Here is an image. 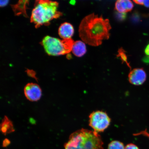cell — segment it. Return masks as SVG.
<instances>
[{
	"mask_svg": "<svg viewBox=\"0 0 149 149\" xmlns=\"http://www.w3.org/2000/svg\"><path fill=\"white\" fill-rule=\"evenodd\" d=\"M111 29L109 19L93 13L82 20L79 26V35L85 43L98 46L101 45L104 40L109 38Z\"/></svg>",
	"mask_w": 149,
	"mask_h": 149,
	"instance_id": "cell-1",
	"label": "cell"
},
{
	"mask_svg": "<svg viewBox=\"0 0 149 149\" xmlns=\"http://www.w3.org/2000/svg\"><path fill=\"white\" fill-rule=\"evenodd\" d=\"M100 136L94 131L82 128L71 134L65 149H103Z\"/></svg>",
	"mask_w": 149,
	"mask_h": 149,
	"instance_id": "cell-2",
	"label": "cell"
},
{
	"mask_svg": "<svg viewBox=\"0 0 149 149\" xmlns=\"http://www.w3.org/2000/svg\"><path fill=\"white\" fill-rule=\"evenodd\" d=\"M58 3L56 1L40 0L35 1L31 18V23L36 28L42 25H49L50 22L62 15L58 10Z\"/></svg>",
	"mask_w": 149,
	"mask_h": 149,
	"instance_id": "cell-3",
	"label": "cell"
},
{
	"mask_svg": "<svg viewBox=\"0 0 149 149\" xmlns=\"http://www.w3.org/2000/svg\"><path fill=\"white\" fill-rule=\"evenodd\" d=\"M74 42L72 38L61 40L48 36L43 39L41 44L48 55L58 56L70 53Z\"/></svg>",
	"mask_w": 149,
	"mask_h": 149,
	"instance_id": "cell-4",
	"label": "cell"
},
{
	"mask_svg": "<svg viewBox=\"0 0 149 149\" xmlns=\"http://www.w3.org/2000/svg\"><path fill=\"white\" fill-rule=\"evenodd\" d=\"M89 126L96 133L103 132L109 127L111 119L107 113L104 111H94L89 115Z\"/></svg>",
	"mask_w": 149,
	"mask_h": 149,
	"instance_id": "cell-5",
	"label": "cell"
},
{
	"mask_svg": "<svg viewBox=\"0 0 149 149\" xmlns=\"http://www.w3.org/2000/svg\"><path fill=\"white\" fill-rule=\"evenodd\" d=\"M24 94L28 100L31 102H37L42 96V90L40 86L34 83H29L24 89Z\"/></svg>",
	"mask_w": 149,
	"mask_h": 149,
	"instance_id": "cell-6",
	"label": "cell"
},
{
	"mask_svg": "<svg viewBox=\"0 0 149 149\" xmlns=\"http://www.w3.org/2000/svg\"><path fill=\"white\" fill-rule=\"evenodd\" d=\"M146 72L143 68H135L128 74V80L130 84L135 86L142 85L146 79Z\"/></svg>",
	"mask_w": 149,
	"mask_h": 149,
	"instance_id": "cell-7",
	"label": "cell"
},
{
	"mask_svg": "<svg viewBox=\"0 0 149 149\" xmlns=\"http://www.w3.org/2000/svg\"><path fill=\"white\" fill-rule=\"evenodd\" d=\"M73 26L67 22L61 24L58 29V34L63 40L71 39L74 34Z\"/></svg>",
	"mask_w": 149,
	"mask_h": 149,
	"instance_id": "cell-8",
	"label": "cell"
},
{
	"mask_svg": "<svg viewBox=\"0 0 149 149\" xmlns=\"http://www.w3.org/2000/svg\"><path fill=\"white\" fill-rule=\"evenodd\" d=\"M134 4L130 0H118L115 4V9L118 13H126L133 9Z\"/></svg>",
	"mask_w": 149,
	"mask_h": 149,
	"instance_id": "cell-9",
	"label": "cell"
},
{
	"mask_svg": "<svg viewBox=\"0 0 149 149\" xmlns=\"http://www.w3.org/2000/svg\"><path fill=\"white\" fill-rule=\"evenodd\" d=\"M72 51L76 56H83L87 52L86 46L85 42L80 40L74 42Z\"/></svg>",
	"mask_w": 149,
	"mask_h": 149,
	"instance_id": "cell-10",
	"label": "cell"
},
{
	"mask_svg": "<svg viewBox=\"0 0 149 149\" xmlns=\"http://www.w3.org/2000/svg\"><path fill=\"white\" fill-rule=\"evenodd\" d=\"M29 1H20L17 3L15 5L12 6L13 10L15 15L18 16L21 14H23L24 16L27 17L26 9V5L29 3Z\"/></svg>",
	"mask_w": 149,
	"mask_h": 149,
	"instance_id": "cell-11",
	"label": "cell"
},
{
	"mask_svg": "<svg viewBox=\"0 0 149 149\" xmlns=\"http://www.w3.org/2000/svg\"><path fill=\"white\" fill-rule=\"evenodd\" d=\"M1 130L5 135L14 131L12 122L6 116L5 117L1 124Z\"/></svg>",
	"mask_w": 149,
	"mask_h": 149,
	"instance_id": "cell-12",
	"label": "cell"
},
{
	"mask_svg": "<svg viewBox=\"0 0 149 149\" xmlns=\"http://www.w3.org/2000/svg\"><path fill=\"white\" fill-rule=\"evenodd\" d=\"M123 143L118 141H111L108 145V149H125Z\"/></svg>",
	"mask_w": 149,
	"mask_h": 149,
	"instance_id": "cell-13",
	"label": "cell"
},
{
	"mask_svg": "<svg viewBox=\"0 0 149 149\" xmlns=\"http://www.w3.org/2000/svg\"><path fill=\"white\" fill-rule=\"evenodd\" d=\"M118 55L119 57H120L121 60L123 62L126 63L128 67L131 69V67H130L129 63H128L127 61V56L124 49H123L122 48H121L119 50Z\"/></svg>",
	"mask_w": 149,
	"mask_h": 149,
	"instance_id": "cell-14",
	"label": "cell"
},
{
	"mask_svg": "<svg viewBox=\"0 0 149 149\" xmlns=\"http://www.w3.org/2000/svg\"><path fill=\"white\" fill-rule=\"evenodd\" d=\"M145 53L146 56L143 58V61L147 64H149V44L145 48Z\"/></svg>",
	"mask_w": 149,
	"mask_h": 149,
	"instance_id": "cell-15",
	"label": "cell"
},
{
	"mask_svg": "<svg viewBox=\"0 0 149 149\" xmlns=\"http://www.w3.org/2000/svg\"><path fill=\"white\" fill-rule=\"evenodd\" d=\"M125 149H139V147L136 145L130 143L126 145Z\"/></svg>",
	"mask_w": 149,
	"mask_h": 149,
	"instance_id": "cell-16",
	"label": "cell"
},
{
	"mask_svg": "<svg viewBox=\"0 0 149 149\" xmlns=\"http://www.w3.org/2000/svg\"><path fill=\"white\" fill-rule=\"evenodd\" d=\"M126 13H121L118 12L117 16V18L119 20L124 19L126 17Z\"/></svg>",
	"mask_w": 149,
	"mask_h": 149,
	"instance_id": "cell-17",
	"label": "cell"
},
{
	"mask_svg": "<svg viewBox=\"0 0 149 149\" xmlns=\"http://www.w3.org/2000/svg\"><path fill=\"white\" fill-rule=\"evenodd\" d=\"M141 135L146 136L149 138V133L148 132H147L146 129L144 131H141V132H140V133L135 134V135Z\"/></svg>",
	"mask_w": 149,
	"mask_h": 149,
	"instance_id": "cell-18",
	"label": "cell"
},
{
	"mask_svg": "<svg viewBox=\"0 0 149 149\" xmlns=\"http://www.w3.org/2000/svg\"><path fill=\"white\" fill-rule=\"evenodd\" d=\"M8 1H0V6L1 7H4L8 4Z\"/></svg>",
	"mask_w": 149,
	"mask_h": 149,
	"instance_id": "cell-19",
	"label": "cell"
},
{
	"mask_svg": "<svg viewBox=\"0 0 149 149\" xmlns=\"http://www.w3.org/2000/svg\"><path fill=\"white\" fill-rule=\"evenodd\" d=\"M143 5L147 7H149V1H143Z\"/></svg>",
	"mask_w": 149,
	"mask_h": 149,
	"instance_id": "cell-20",
	"label": "cell"
}]
</instances>
